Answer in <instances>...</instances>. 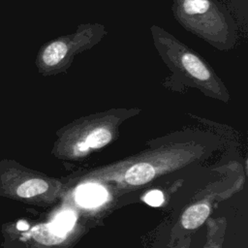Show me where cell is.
I'll return each mask as SVG.
<instances>
[{
  "label": "cell",
  "mask_w": 248,
  "mask_h": 248,
  "mask_svg": "<svg viewBox=\"0 0 248 248\" xmlns=\"http://www.w3.org/2000/svg\"><path fill=\"white\" fill-rule=\"evenodd\" d=\"M171 12L186 30L218 50L232 49L238 25L230 10L218 0H173Z\"/></svg>",
  "instance_id": "1"
},
{
  "label": "cell",
  "mask_w": 248,
  "mask_h": 248,
  "mask_svg": "<svg viewBox=\"0 0 248 248\" xmlns=\"http://www.w3.org/2000/svg\"><path fill=\"white\" fill-rule=\"evenodd\" d=\"M150 32L155 49L171 72L170 83L200 85L217 92L222 89L218 76L199 52L156 24L151 25Z\"/></svg>",
  "instance_id": "2"
},
{
  "label": "cell",
  "mask_w": 248,
  "mask_h": 248,
  "mask_svg": "<svg viewBox=\"0 0 248 248\" xmlns=\"http://www.w3.org/2000/svg\"><path fill=\"white\" fill-rule=\"evenodd\" d=\"M107 34L108 31L102 23H80L73 33L44 44L38 51L35 64L44 76L66 72L77 54L94 47Z\"/></svg>",
  "instance_id": "3"
},
{
  "label": "cell",
  "mask_w": 248,
  "mask_h": 248,
  "mask_svg": "<svg viewBox=\"0 0 248 248\" xmlns=\"http://www.w3.org/2000/svg\"><path fill=\"white\" fill-rule=\"evenodd\" d=\"M76 198L81 206L94 207L100 205L107 200V192L103 186L89 183L78 188Z\"/></svg>",
  "instance_id": "4"
},
{
  "label": "cell",
  "mask_w": 248,
  "mask_h": 248,
  "mask_svg": "<svg viewBox=\"0 0 248 248\" xmlns=\"http://www.w3.org/2000/svg\"><path fill=\"white\" fill-rule=\"evenodd\" d=\"M209 215V207L206 204L199 203L189 207L182 216L181 222L185 229H196L201 226Z\"/></svg>",
  "instance_id": "5"
},
{
  "label": "cell",
  "mask_w": 248,
  "mask_h": 248,
  "mask_svg": "<svg viewBox=\"0 0 248 248\" xmlns=\"http://www.w3.org/2000/svg\"><path fill=\"white\" fill-rule=\"evenodd\" d=\"M154 169L151 165L146 163H140L131 167L125 174V179L132 185L144 184L152 179L154 176Z\"/></svg>",
  "instance_id": "6"
},
{
  "label": "cell",
  "mask_w": 248,
  "mask_h": 248,
  "mask_svg": "<svg viewBox=\"0 0 248 248\" xmlns=\"http://www.w3.org/2000/svg\"><path fill=\"white\" fill-rule=\"evenodd\" d=\"M75 222L76 216L72 211H63L56 216L51 224H49V228L54 233L64 236L65 233L73 228Z\"/></svg>",
  "instance_id": "7"
},
{
  "label": "cell",
  "mask_w": 248,
  "mask_h": 248,
  "mask_svg": "<svg viewBox=\"0 0 248 248\" xmlns=\"http://www.w3.org/2000/svg\"><path fill=\"white\" fill-rule=\"evenodd\" d=\"M48 185L42 179H30L23 182L16 190V193L21 198H31L46 192Z\"/></svg>",
  "instance_id": "8"
},
{
  "label": "cell",
  "mask_w": 248,
  "mask_h": 248,
  "mask_svg": "<svg viewBox=\"0 0 248 248\" xmlns=\"http://www.w3.org/2000/svg\"><path fill=\"white\" fill-rule=\"evenodd\" d=\"M111 139L110 133L104 128H99L91 132L87 139H86V143L89 147L93 148H99L104 145H106Z\"/></svg>",
  "instance_id": "9"
},
{
  "label": "cell",
  "mask_w": 248,
  "mask_h": 248,
  "mask_svg": "<svg viewBox=\"0 0 248 248\" xmlns=\"http://www.w3.org/2000/svg\"><path fill=\"white\" fill-rule=\"evenodd\" d=\"M144 202L151 205V206H159L163 203L164 202V196L162 194L161 191L159 190H153V191H150L148 192L144 198H143Z\"/></svg>",
  "instance_id": "10"
},
{
  "label": "cell",
  "mask_w": 248,
  "mask_h": 248,
  "mask_svg": "<svg viewBox=\"0 0 248 248\" xmlns=\"http://www.w3.org/2000/svg\"><path fill=\"white\" fill-rule=\"evenodd\" d=\"M88 148H89V146L87 145L86 141H81L76 145L75 151H76V153H83V152H86L88 150Z\"/></svg>",
  "instance_id": "11"
},
{
  "label": "cell",
  "mask_w": 248,
  "mask_h": 248,
  "mask_svg": "<svg viewBox=\"0 0 248 248\" xmlns=\"http://www.w3.org/2000/svg\"><path fill=\"white\" fill-rule=\"evenodd\" d=\"M18 228H19L20 230H26V229L28 228V225H27L25 222H19Z\"/></svg>",
  "instance_id": "12"
}]
</instances>
